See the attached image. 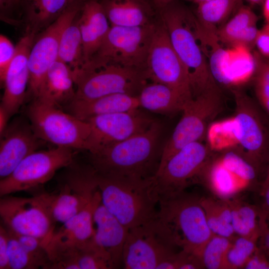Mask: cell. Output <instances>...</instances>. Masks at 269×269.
Instances as JSON below:
<instances>
[{"label":"cell","mask_w":269,"mask_h":269,"mask_svg":"<svg viewBox=\"0 0 269 269\" xmlns=\"http://www.w3.org/2000/svg\"><path fill=\"white\" fill-rule=\"evenodd\" d=\"M162 127L155 121L142 132L90 153L91 166L104 176L133 181L151 179L160 163Z\"/></svg>","instance_id":"cell-1"},{"label":"cell","mask_w":269,"mask_h":269,"mask_svg":"<svg viewBox=\"0 0 269 269\" xmlns=\"http://www.w3.org/2000/svg\"><path fill=\"white\" fill-rule=\"evenodd\" d=\"M154 223L164 240L177 252L197 256L213 234L200 198L183 191L160 200Z\"/></svg>","instance_id":"cell-2"},{"label":"cell","mask_w":269,"mask_h":269,"mask_svg":"<svg viewBox=\"0 0 269 269\" xmlns=\"http://www.w3.org/2000/svg\"><path fill=\"white\" fill-rule=\"evenodd\" d=\"M157 9L170 42L187 72L192 98L219 86L197 35L195 14L178 0Z\"/></svg>","instance_id":"cell-3"},{"label":"cell","mask_w":269,"mask_h":269,"mask_svg":"<svg viewBox=\"0 0 269 269\" xmlns=\"http://www.w3.org/2000/svg\"><path fill=\"white\" fill-rule=\"evenodd\" d=\"M95 175L102 203L128 229L155 219L158 202L150 189L152 178L133 181L104 176L96 172Z\"/></svg>","instance_id":"cell-4"},{"label":"cell","mask_w":269,"mask_h":269,"mask_svg":"<svg viewBox=\"0 0 269 269\" xmlns=\"http://www.w3.org/2000/svg\"><path fill=\"white\" fill-rule=\"evenodd\" d=\"M26 115L36 136L58 147L74 149H91L90 124L56 106L32 99Z\"/></svg>","instance_id":"cell-5"},{"label":"cell","mask_w":269,"mask_h":269,"mask_svg":"<svg viewBox=\"0 0 269 269\" xmlns=\"http://www.w3.org/2000/svg\"><path fill=\"white\" fill-rule=\"evenodd\" d=\"M223 104L219 86L206 91L186 103L181 118L163 146L159 168L184 146L202 141L206 138L209 126L222 110Z\"/></svg>","instance_id":"cell-6"},{"label":"cell","mask_w":269,"mask_h":269,"mask_svg":"<svg viewBox=\"0 0 269 269\" xmlns=\"http://www.w3.org/2000/svg\"><path fill=\"white\" fill-rule=\"evenodd\" d=\"M74 98L89 100L115 94L137 96L147 80L142 71L106 63L73 70Z\"/></svg>","instance_id":"cell-7"},{"label":"cell","mask_w":269,"mask_h":269,"mask_svg":"<svg viewBox=\"0 0 269 269\" xmlns=\"http://www.w3.org/2000/svg\"><path fill=\"white\" fill-rule=\"evenodd\" d=\"M235 103L234 149L259 170L269 157V124L254 101L239 88L231 90Z\"/></svg>","instance_id":"cell-8"},{"label":"cell","mask_w":269,"mask_h":269,"mask_svg":"<svg viewBox=\"0 0 269 269\" xmlns=\"http://www.w3.org/2000/svg\"><path fill=\"white\" fill-rule=\"evenodd\" d=\"M212 151L208 144L197 141L170 156L151 180L150 189L156 201L184 191L209 163Z\"/></svg>","instance_id":"cell-9"},{"label":"cell","mask_w":269,"mask_h":269,"mask_svg":"<svg viewBox=\"0 0 269 269\" xmlns=\"http://www.w3.org/2000/svg\"><path fill=\"white\" fill-rule=\"evenodd\" d=\"M156 23L137 27L111 26L99 49L85 65L111 63L142 71Z\"/></svg>","instance_id":"cell-10"},{"label":"cell","mask_w":269,"mask_h":269,"mask_svg":"<svg viewBox=\"0 0 269 269\" xmlns=\"http://www.w3.org/2000/svg\"><path fill=\"white\" fill-rule=\"evenodd\" d=\"M74 156L73 149L58 146L31 153L8 176L0 180V197L38 190L58 170L70 165Z\"/></svg>","instance_id":"cell-11"},{"label":"cell","mask_w":269,"mask_h":269,"mask_svg":"<svg viewBox=\"0 0 269 269\" xmlns=\"http://www.w3.org/2000/svg\"><path fill=\"white\" fill-rule=\"evenodd\" d=\"M148 49L143 73L147 80L165 84L186 101L192 98L187 72L159 19Z\"/></svg>","instance_id":"cell-12"},{"label":"cell","mask_w":269,"mask_h":269,"mask_svg":"<svg viewBox=\"0 0 269 269\" xmlns=\"http://www.w3.org/2000/svg\"><path fill=\"white\" fill-rule=\"evenodd\" d=\"M0 216L8 230L38 238L46 246L55 232V224L37 193L31 197H1Z\"/></svg>","instance_id":"cell-13"},{"label":"cell","mask_w":269,"mask_h":269,"mask_svg":"<svg viewBox=\"0 0 269 269\" xmlns=\"http://www.w3.org/2000/svg\"><path fill=\"white\" fill-rule=\"evenodd\" d=\"M83 2L68 6L65 11L35 39L28 56L29 73L27 94L38 97L47 73L58 59L60 39L66 26L78 14Z\"/></svg>","instance_id":"cell-14"},{"label":"cell","mask_w":269,"mask_h":269,"mask_svg":"<svg viewBox=\"0 0 269 269\" xmlns=\"http://www.w3.org/2000/svg\"><path fill=\"white\" fill-rule=\"evenodd\" d=\"M177 252L157 231L154 220L129 229L123 254L126 269H157Z\"/></svg>","instance_id":"cell-15"},{"label":"cell","mask_w":269,"mask_h":269,"mask_svg":"<svg viewBox=\"0 0 269 269\" xmlns=\"http://www.w3.org/2000/svg\"><path fill=\"white\" fill-rule=\"evenodd\" d=\"M85 121L92 129L90 153L142 132L155 121L139 109L96 116Z\"/></svg>","instance_id":"cell-16"},{"label":"cell","mask_w":269,"mask_h":269,"mask_svg":"<svg viewBox=\"0 0 269 269\" xmlns=\"http://www.w3.org/2000/svg\"><path fill=\"white\" fill-rule=\"evenodd\" d=\"M36 34L26 32L16 45V53L2 85L4 88L0 106L11 117L24 102L27 95L29 73L28 56Z\"/></svg>","instance_id":"cell-17"},{"label":"cell","mask_w":269,"mask_h":269,"mask_svg":"<svg viewBox=\"0 0 269 269\" xmlns=\"http://www.w3.org/2000/svg\"><path fill=\"white\" fill-rule=\"evenodd\" d=\"M0 136V178L8 176L43 141L35 134L29 121L17 119L8 124Z\"/></svg>","instance_id":"cell-18"},{"label":"cell","mask_w":269,"mask_h":269,"mask_svg":"<svg viewBox=\"0 0 269 269\" xmlns=\"http://www.w3.org/2000/svg\"><path fill=\"white\" fill-rule=\"evenodd\" d=\"M95 240L108 256L112 269L123 266V254L129 229L111 213L102 202L93 215Z\"/></svg>","instance_id":"cell-19"},{"label":"cell","mask_w":269,"mask_h":269,"mask_svg":"<svg viewBox=\"0 0 269 269\" xmlns=\"http://www.w3.org/2000/svg\"><path fill=\"white\" fill-rule=\"evenodd\" d=\"M77 20L82 37L84 65L97 52L111 25L101 1L98 0H84Z\"/></svg>","instance_id":"cell-20"},{"label":"cell","mask_w":269,"mask_h":269,"mask_svg":"<svg viewBox=\"0 0 269 269\" xmlns=\"http://www.w3.org/2000/svg\"><path fill=\"white\" fill-rule=\"evenodd\" d=\"M111 26L137 27L154 23L157 8L151 0H101Z\"/></svg>","instance_id":"cell-21"},{"label":"cell","mask_w":269,"mask_h":269,"mask_svg":"<svg viewBox=\"0 0 269 269\" xmlns=\"http://www.w3.org/2000/svg\"><path fill=\"white\" fill-rule=\"evenodd\" d=\"M67 112L85 120L89 118L112 113L139 109L137 96L115 94L89 99L73 98L66 104Z\"/></svg>","instance_id":"cell-22"},{"label":"cell","mask_w":269,"mask_h":269,"mask_svg":"<svg viewBox=\"0 0 269 269\" xmlns=\"http://www.w3.org/2000/svg\"><path fill=\"white\" fill-rule=\"evenodd\" d=\"M101 202V195L98 190L88 204L55 231L50 240L81 246L94 242L93 215Z\"/></svg>","instance_id":"cell-23"},{"label":"cell","mask_w":269,"mask_h":269,"mask_svg":"<svg viewBox=\"0 0 269 269\" xmlns=\"http://www.w3.org/2000/svg\"><path fill=\"white\" fill-rule=\"evenodd\" d=\"M74 86L73 70L58 59L48 70L40 93L35 99L60 107L74 98Z\"/></svg>","instance_id":"cell-24"},{"label":"cell","mask_w":269,"mask_h":269,"mask_svg":"<svg viewBox=\"0 0 269 269\" xmlns=\"http://www.w3.org/2000/svg\"><path fill=\"white\" fill-rule=\"evenodd\" d=\"M137 97L139 108L165 115L182 112L189 101L171 87L151 81L142 87Z\"/></svg>","instance_id":"cell-25"},{"label":"cell","mask_w":269,"mask_h":269,"mask_svg":"<svg viewBox=\"0 0 269 269\" xmlns=\"http://www.w3.org/2000/svg\"><path fill=\"white\" fill-rule=\"evenodd\" d=\"M26 32L44 30L68 7V0H22L21 5Z\"/></svg>","instance_id":"cell-26"},{"label":"cell","mask_w":269,"mask_h":269,"mask_svg":"<svg viewBox=\"0 0 269 269\" xmlns=\"http://www.w3.org/2000/svg\"><path fill=\"white\" fill-rule=\"evenodd\" d=\"M206 177L211 191L221 199L227 200L248 185L228 169L218 158L210 160L198 178Z\"/></svg>","instance_id":"cell-27"},{"label":"cell","mask_w":269,"mask_h":269,"mask_svg":"<svg viewBox=\"0 0 269 269\" xmlns=\"http://www.w3.org/2000/svg\"><path fill=\"white\" fill-rule=\"evenodd\" d=\"M200 203L213 235L233 240L236 236L231 225V210L227 200L202 197Z\"/></svg>","instance_id":"cell-28"},{"label":"cell","mask_w":269,"mask_h":269,"mask_svg":"<svg viewBox=\"0 0 269 269\" xmlns=\"http://www.w3.org/2000/svg\"><path fill=\"white\" fill-rule=\"evenodd\" d=\"M231 210V225L235 234L256 241L260 237V210L238 200L227 199Z\"/></svg>","instance_id":"cell-29"},{"label":"cell","mask_w":269,"mask_h":269,"mask_svg":"<svg viewBox=\"0 0 269 269\" xmlns=\"http://www.w3.org/2000/svg\"><path fill=\"white\" fill-rule=\"evenodd\" d=\"M242 0H212L197 4L195 15L201 25L216 34L217 25L227 20L242 6Z\"/></svg>","instance_id":"cell-30"},{"label":"cell","mask_w":269,"mask_h":269,"mask_svg":"<svg viewBox=\"0 0 269 269\" xmlns=\"http://www.w3.org/2000/svg\"><path fill=\"white\" fill-rule=\"evenodd\" d=\"M77 16L63 31L58 51V59L68 65L72 70L81 68L84 64L82 37Z\"/></svg>","instance_id":"cell-31"},{"label":"cell","mask_w":269,"mask_h":269,"mask_svg":"<svg viewBox=\"0 0 269 269\" xmlns=\"http://www.w3.org/2000/svg\"><path fill=\"white\" fill-rule=\"evenodd\" d=\"M254 71L252 77L258 103L269 116V60L257 51L252 54Z\"/></svg>","instance_id":"cell-32"},{"label":"cell","mask_w":269,"mask_h":269,"mask_svg":"<svg viewBox=\"0 0 269 269\" xmlns=\"http://www.w3.org/2000/svg\"><path fill=\"white\" fill-rule=\"evenodd\" d=\"M258 17L247 6L242 5L234 16L219 28L216 34L219 41L228 44L238 33L247 27L256 25Z\"/></svg>","instance_id":"cell-33"},{"label":"cell","mask_w":269,"mask_h":269,"mask_svg":"<svg viewBox=\"0 0 269 269\" xmlns=\"http://www.w3.org/2000/svg\"><path fill=\"white\" fill-rule=\"evenodd\" d=\"M232 241L227 238L213 235L200 255L204 268L224 269L226 254Z\"/></svg>","instance_id":"cell-34"},{"label":"cell","mask_w":269,"mask_h":269,"mask_svg":"<svg viewBox=\"0 0 269 269\" xmlns=\"http://www.w3.org/2000/svg\"><path fill=\"white\" fill-rule=\"evenodd\" d=\"M218 158L228 169L248 185L256 180L258 169L235 150L223 151Z\"/></svg>","instance_id":"cell-35"},{"label":"cell","mask_w":269,"mask_h":269,"mask_svg":"<svg viewBox=\"0 0 269 269\" xmlns=\"http://www.w3.org/2000/svg\"><path fill=\"white\" fill-rule=\"evenodd\" d=\"M257 242L252 239L236 236L227 251L225 269L244 268L245 264L258 249Z\"/></svg>","instance_id":"cell-36"},{"label":"cell","mask_w":269,"mask_h":269,"mask_svg":"<svg viewBox=\"0 0 269 269\" xmlns=\"http://www.w3.org/2000/svg\"><path fill=\"white\" fill-rule=\"evenodd\" d=\"M5 228L8 235V258L9 269L41 268L37 262L22 247L12 233Z\"/></svg>","instance_id":"cell-37"},{"label":"cell","mask_w":269,"mask_h":269,"mask_svg":"<svg viewBox=\"0 0 269 269\" xmlns=\"http://www.w3.org/2000/svg\"><path fill=\"white\" fill-rule=\"evenodd\" d=\"M16 53V45L6 36L0 35V81L2 84Z\"/></svg>","instance_id":"cell-38"},{"label":"cell","mask_w":269,"mask_h":269,"mask_svg":"<svg viewBox=\"0 0 269 269\" xmlns=\"http://www.w3.org/2000/svg\"><path fill=\"white\" fill-rule=\"evenodd\" d=\"M259 30L256 25L249 26L236 35L228 45L251 50L256 46Z\"/></svg>","instance_id":"cell-39"},{"label":"cell","mask_w":269,"mask_h":269,"mask_svg":"<svg viewBox=\"0 0 269 269\" xmlns=\"http://www.w3.org/2000/svg\"><path fill=\"white\" fill-rule=\"evenodd\" d=\"M256 46L260 54L269 60V23L259 30Z\"/></svg>","instance_id":"cell-40"},{"label":"cell","mask_w":269,"mask_h":269,"mask_svg":"<svg viewBox=\"0 0 269 269\" xmlns=\"http://www.w3.org/2000/svg\"><path fill=\"white\" fill-rule=\"evenodd\" d=\"M243 269H269V260L266 254L258 248L248 260Z\"/></svg>","instance_id":"cell-41"},{"label":"cell","mask_w":269,"mask_h":269,"mask_svg":"<svg viewBox=\"0 0 269 269\" xmlns=\"http://www.w3.org/2000/svg\"><path fill=\"white\" fill-rule=\"evenodd\" d=\"M0 269H9L7 232L1 223L0 226Z\"/></svg>","instance_id":"cell-42"},{"label":"cell","mask_w":269,"mask_h":269,"mask_svg":"<svg viewBox=\"0 0 269 269\" xmlns=\"http://www.w3.org/2000/svg\"><path fill=\"white\" fill-rule=\"evenodd\" d=\"M260 244L259 248L269 258V226L261 211H260Z\"/></svg>","instance_id":"cell-43"},{"label":"cell","mask_w":269,"mask_h":269,"mask_svg":"<svg viewBox=\"0 0 269 269\" xmlns=\"http://www.w3.org/2000/svg\"><path fill=\"white\" fill-rule=\"evenodd\" d=\"M22 0H0V18L6 21H10V15Z\"/></svg>","instance_id":"cell-44"},{"label":"cell","mask_w":269,"mask_h":269,"mask_svg":"<svg viewBox=\"0 0 269 269\" xmlns=\"http://www.w3.org/2000/svg\"><path fill=\"white\" fill-rule=\"evenodd\" d=\"M262 194L263 196V203L260 210L269 223V184L262 186Z\"/></svg>","instance_id":"cell-45"},{"label":"cell","mask_w":269,"mask_h":269,"mask_svg":"<svg viewBox=\"0 0 269 269\" xmlns=\"http://www.w3.org/2000/svg\"><path fill=\"white\" fill-rule=\"evenodd\" d=\"M11 117L8 112L0 105V135L6 129L8 125V121Z\"/></svg>","instance_id":"cell-46"},{"label":"cell","mask_w":269,"mask_h":269,"mask_svg":"<svg viewBox=\"0 0 269 269\" xmlns=\"http://www.w3.org/2000/svg\"><path fill=\"white\" fill-rule=\"evenodd\" d=\"M263 3V15L266 23H269V0H264Z\"/></svg>","instance_id":"cell-47"},{"label":"cell","mask_w":269,"mask_h":269,"mask_svg":"<svg viewBox=\"0 0 269 269\" xmlns=\"http://www.w3.org/2000/svg\"><path fill=\"white\" fill-rule=\"evenodd\" d=\"M157 8L160 7L174 0H151Z\"/></svg>","instance_id":"cell-48"},{"label":"cell","mask_w":269,"mask_h":269,"mask_svg":"<svg viewBox=\"0 0 269 269\" xmlns=\"http://www.w3.org/2000/svg\"><path fill=\"white\" fill-rule=\"evenodd\" d=\"M268 184H269V168L268 169L266 177L265 178V180H264V181L263 182V184L262 186H264V185H267Z\"/></svg>","instance_id":"cell-49"},{"label":"cell","mask_w":269,"mask_h":269,"mask_svg":"<svg viewBox=\"0 0 269 269\" xmlns=\"http://www.w3.org/2000/svg\"><path fill=\"white\" fill-rule=\"evenodd\" d=\"M252 4H259L264 2V0H247Z\"/></svg>","instance_id":"cell-50"},{"label":"cell","mask_w":269,"mask_h":269,"mask_svg":"<svg viewBox=\"0 0 269 269\" xmlns=\"http://www.w3.org/2000/svg\"><path fill=\"white\" fill-rule=\"evenodd\" d=\"M189 0L190 1H192L193 2H195L197 3V4L205 3L212 0Z\"/></svg>","instance_id":"cell-51"},{"label":"cell","mask_w":269,"mask_h":269,"mask_svg":"<svg viewBox=\"0 0 269 269\" xmlns=\"http://www.w3.org/2000/svg\"><path fill=\"white\" fill-rule=\"evenodd\" d=\"M84 0H68V5L84 1Z\"/></svg>","instance_id":"cell-52"},{"label":"cell","mask_w":269,"mask_h":269,"mask_svg":"<svg viewBox=\"0 0 269 269\" xmlns=\"http://www.w3.org/2000/svg\"><path fill=\"white\" fill-rule=\"evenodd\" d=\"M268 259H269V258H268Z\"/></svg>","instance_id":"cell-53"}]
</instances>
